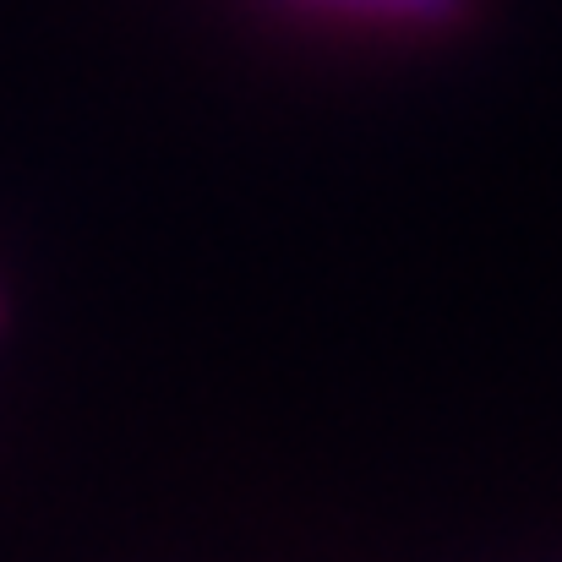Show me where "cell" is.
I'll return each instance as SVG.
<instances>
[{
    "label": "cell",
    "instance_id": "cell-1",
    "mask_svg": "<svg viewBox=\"0 0 562 562\" xmlns=\"http://www.w3.org/2000/svg\"><path fill=\"white\" fill-rule=\"evenodd\" d=\"M317 5H334V11H356V16H387V22H431L448 11V0H317Z\"/></svg>",
    "mask_w": 562,
    "mask_h": 562
}]
</instances>
